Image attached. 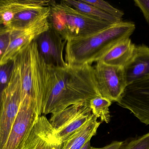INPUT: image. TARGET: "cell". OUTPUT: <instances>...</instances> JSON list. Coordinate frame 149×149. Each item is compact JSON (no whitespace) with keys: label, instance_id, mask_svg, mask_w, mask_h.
<instances>
[{"label":"cell","instance_id":"2e32d148","mask_svg":"<svg viewBox=\"0 0 149 149\" xmlns=\"http://www.w3.org/2000/svg\"><path fill=\"white\" fill-rule=\"evenodd\" d=\"M111 104L112 101L102 96H97L90 101L89 107L95 118H99L102 122L108 123L110 120L109 108Z\"/></svg>","mask_w":149,"mask_h":149},{"label":"cell","instance_id":"277c9868","mask_svg":"<svg viewBox=\"0 0 149 149\" xmlns=\"http://www.w3.org/2000/svg\"><path fill=\"white\" fill-rule=\"evenodd\" d=\"M117 103L141 122L149 125V76L127 85Z\"/></svg>","mask_w":149,"mask_h":149},{"label":"cell","instance_id":"cb8c5ba5","mask_svg":"<svg viewBox=\"0 0 149 149\" xmlns=\"http://www.w3.org/2000/svg\"><path fill=\"white\" fill-rule=\"evenodd\" d=\"M90 141L91 140H88L80 149H91L92 147L91 146Z\"/></svg>","mask_w":149,"mask_h":149},{"label":"cell","instance_id":"5bb4252c","mask_svg":"<svg viewBox=\"0 0 149 149\" xmlns=\"http://www.w3.org/2000/svg\"><path fill=\"white\" fill-rule=\"evenodd\" d=\"M91 113L89 106L72 105L57 113L52 115L49 121L56 131L69 125L79 116Z\"/></svg>","mask_w":149,"mask_h":149},{"label":"cell","instance_id":"44dd1931","mask_svg":"<svg viewBox=\"0 0 149 149\" xmlns=\"http://www.w3.org/2000/svg\"><path fill=\"white\" fill-rule=\"evenodd\" d=\"M8 7V0L0 1V32L6 31H12L6 25L3 17V15Z\"/></svg>","mask_w":149,"mask_h":149},{"label":"cell","instance_id":"ffe728a7","mask_svg":"<svg viewBox=\"0 0 149 149\" xmlns=\"http://www.w3.org/2000/svg\"><path fill=\"white\" fill-rule=\"evenodd\" d=\"M12 31H6L0 32V60L9 45Z\"/></svg>","mask_w":149,"mask_h":149},{"label":"cell","instance_id":"4fadbf2b","mask_svg":"<svg viewBox=\"0 0 149 149\" xmlns=\"http://www.w3.org/2000/svg\"><path fill=\"white\" fill-rule=\"evenodd\" d=\"M101 122L94 116L80 129L63 143L61 149H80L88 140L96 135Z\"/></svg>","mask_w":149,"mask_h":149},{"label":"cell","instance_id":"8fae6325","mask_svg":"<svg viewBox=\"0 0 149 149\" xmlns=\"http://www.w3.org/2000/svg\"><path fill=\"white\" fill-rule=\"evenodd\" d=\"M127 86L149 76V47L136 45L132 57L123 67Z\"/></svg>","mask_w":149,"mask_h":149},{"label":"cell","instance_id":"e0dca14e","mask_svg":"<svg viewBox=\"0 0 149 149\" xmlns=\"http://www.w3.org/2000/svg\"><path fill=\"white\" fill-rule=\"evenodd\" d=\"M92 113L81 115L74 120L61 129L55 130L57 138L62 143L71 135L80 129L93 117Z\"/></svg>","mask_w":149,"mask_h":149},{"label":"cell","instance_id":"8992f818","mask_svg":"<svg viewBox=\"0 0 149 149\" xmlns=\"http://www.w3.org/2000/svg\"><path fill=\"white\" fill-rule=\"evenodd\" d=\"M97 88L101 96L117 102L127 84L123 68L96 62L93 66Z\"/></svg>","mask_w":149,"mask_h":149},{"label":"cell","instance_id":"603a6c76","mask_svg":"<svg viewBox=\"0 0 149 149\" xmlns=\"http://www.w3.org/2000/svg\"><path fill=\"white\" fill-rule=\"evenodd\" d=\"M123 144V142L114 141L102 148H95L92 147L91 149H120Z\"/></svg>","mask_w":149,"mask_h":149},{"label":"cell","instance_id":"9c48e42d","mask_svg":"<svg viewBox=\"0 0 149 149\" xmlns=\"http://www.w3.org/2000/svg\"><path fill=\"white\" fill-rule=\"evenodd\" d=\"M40 56L50 67H63L67 65L64 58L66 41L53 28H49L35 40Z\"/></svg>","mask_w":149,"mask_h":149},{"label":"cell","instance_id":"3957f363","mask_svg":"<svg viewBox=\"0 0 149 149\" xmlns=\"http://www.w3.org/2000/svg\"><path fill=\"white\" fill-rule=\"evenodd\" d=\"M49 7V25L65 41L85 37L113 24L93 19L73 8L63 1H52Z\"/></svg>","mask_w":149,"mask_h":149},{"label":"cell","instance_id":"9a60e30c","mask_svg":"<svg viewBox=\"0 0 149 149\" xmlns=\"http://www.w3.org/2000/svg\"><path fill=\"white\" fill-rule=\"evenodd\" d=\"M63 1L73 8L88 16L111 24H115L122 22L116 17L106 14L96 7L85 2L83 0H64Z\"/></svg>","mask_w":149,"mask_h":149},{"label":"cell","instance_id":"52a82bcc","mask_svg":"<svg viewBox=\"0 0 149 149\" xmlns=\"http://www.w3.org/2000/svg\"><path fill=\"white\" fill-rule=\"evenodd\" d=\"M39 116L36 104L29 99L23 100L3 149H22Z\"/></svg>","mask_w":149,"mask_h":149},{"label":"cell","instance_id":"30bf717a","mask_svg":"<svg viewBox=\"0 0 149 149\" xmlns=\"http://www.w3.org/2000/svg\"><path fill=\"white\" fill-rule=\"evenodd\" d=\"M63 143L45 115L38 118L24 141L22 149H61Z\"/></svg>","mask_w":149,"mask_h":149},{"label":"cell","instance_id":"ac0fdd59","mask_svg":"<svg viewBox=\"0 0 149 149\" xmlns=\"http://www.w3.org/2000/svg\"><path fill=\"white\" fill-rule=\"evenodd\" d=\"M85 2L96 7L106 14L122 20L124 13L103 0H83Z\"/></svg>","mask_w":149,"mask_h":149},{"label":"cell","instance_id":"5b68a950","mask_svg":"<svg viewBox=\"0 0 149 149\" xmlns=\"http://www.w3.org/2000/svg\"><path fill=\"white\" fill-rule=\"evenodd\" d=\"M2 101L0 113V149L4 148L21 103L20 87L12 71L3 94Z\"/></svg>","mask_w":149,"mask_h":149},{"label":"cell","instance_id":"7402d4cb","mask_svg":"<svg viewBox=\"0 0 149 149\" xmlns=\"http://www.w3.org/2000/svg\"><path fill=\"white\" fill-rule=\"evenodd\" d=\"M135 4L141 9L149 24V0H135Z\"/></svg>","mask_w":149,"mask_h":149},{"label":"cell","instance_id":"7c38bea8","mask_svg":"<svg viewBox=\"0 0 149 149\" xmlns=\"http://www.w3.org/2000/svg\"><path fill=\"white\" fill-rule=\"evenodd\" d=\"M135 46L130 38L124 39L113 46L97 62L123 68L132 57Z\"/></svg>","mask_w":149,"mask_h":149},{"label":"cell","instance_id":"6da1fadb","mask_svg":"<svg viewBox=\"0 0 149 149\" xmlns=\"http://www.w3.org/2000/svg\"><path fill=\"white\" fill-rule=\"evenodd\" d=\"M51 68L50 87L43 114H55L72 105L89 106L92 99L101 96L92 65Z\"/></svg>","mask_w":149,"mask_h":149},{"label":"cell","instance_id":"d6986e66","mask_svg":"<svg viewBox=\"0 0 149 149\" xmlns=\"http://www.w3.org/2000/svg\"><path fill=\"white\" fill-rule=\"evenodd\" d=\"M123 149H149V133L131 141Z\"/></svg>","mask_w":149,"mask_h":149},{"label":"cell","instance_id":"ba28073f","mask_svg":"<svg viewBox=\"0 0 149 149\" xmlns=\"http://www.w3.org/2000/svg\"><path fill=\"white\" fill-rule=\"evenodd\" d=\"M48 17H43L24 28L12 31L8 47L0 60V65L13 60L26 46L49 28Z\"/></svg>","mask_w":149,"mask_h":149},{"label":"cell","instance_id":"7a4b0ae2","mask_svg":"<svg viewBox=\"0 0 149 149\" xmlns=\"http://www.w3.org/2000/svg\"><path fill=\"white\" fill-rule=\"evenodd\" d=\"M135 29L133 22L122 21L93 35L67 41L65 62L70 65H92L116 44L130 38Z\"/></svg>","mask_w":149,"mask_h":149}]
</instances>
